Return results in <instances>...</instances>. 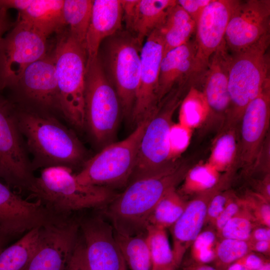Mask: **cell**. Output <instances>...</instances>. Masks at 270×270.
Wrapping results in <instances>:
<instances>
[{"label": "cell", "mask_w": 270, "mask_h": 270, "mask_svg": "<svg viewBox=\"0 0 270 270\" xmlns=\"http://www.w3.org/2000/svg\"><path fill=\"white\" fill-rule=\"evenodd\" d=\"M19 130L32 160V170L52 166L71 168L84 160L86 152L74 133L54 116L16 108Z\"/></svg>", "instance_id": "cell-1"}, {"label": "cell", "mask_w": 270, "mask_h": 270, "mask_svg": "<svg viewBox=\"0 0 270 270\" xmlns=\"http://www.w3.org/2000/svg\"><path fill=\"white\" fill-rule=\"evenodd\" d=\"M184 174V167L172 162L160 170L130 180L105 210L114 232L126 234L146 232L149 216L157 204Z\"/></svg>", "instance_id": "cell-2"}, {"label": "cell", "mask_w": 270, "mask_h": 270, "mask_svg": "<svg viewBox=\"0 0 270 270\" xmlns=\"http://www.w3.org/2000/svg\"><path fill=\"white\" fill-rule=\"evenodd\" d=\"M26 190L49 212L57 215L100 208L116 196L110 188L80 182L71 168L60 166L42 169Z\"/></svg>", "instance_id": "cell-3"}, {"label": "cell", "mask_w": 270, "mask_h": 270, "mask_svg": "<svg viewBox=\"0 0 270 270\" xmlns=\"http://www.w3.org/2000/svg\"><path fill=\"white\" fill-rule=\"evenodd\" d=\"M54 56L58 88L59 110L77 129L85 126L84 90L87 53L85 45L68 30L56 44Z\"/></svg>", "instance_id": "cell-4"}, {"label": "cell", "mask_w": 270, "mask_h": 270, "mask_svg": "<svg viewBox=\"0 0 270 270\" xmlns=\"http://www.w3.org/2000/svg\"><path fill=\"white\" fill-rule=\"evenodd\" d=\"M270 43L268 34L250 48L231 54L228 83L230 103L227 117L232 120L240 119L247 106L270 81Z\"/></svg>", "instance_id": "cell-5"}, {"label": "cell", "mask_w": 270, "mask_h": 270, "mask_svg": "<svg viewBox=\"0 0 270 270\" xmlns=\"http://www.w3.org/2000/svg\"><path fill=\"white\" fill-rule=\"evenodd\" d=\"M98 56L119 98L122 114L131 118L139 84L142 46L126 30L103 41Z\"/></svg>", "instance_id": "cell-6"}, {"label": "cell", "mask_w": 270, "mask_h": 270, "mask_svg": "<svg viewBox=\"0 0 270 270\" xmlns=\"http://www.w3.org/2000/svg\"><path fill=\"white\" fill-rule=\"evenodd\" d=\"M122 107L106 76L98 56L88 60L84 90L85 126L104 147L112 142L118 128Z\"/></svg>", "instance_id": "cell-7"}, {"label": "cell", "mask_w": 270, "mask_h": 270, "mask_svg": "<svg viewBox=\"0 0 270 270\" xmlns=\"http://www.w3.org/2000/svg\"><path fill=\"white\" fill-rule=\"evenodd\" d=\"M151 119L136 124L124 140L112 142L85 162L81 170L74 174L84 184L104 186H125L133 174L140 142Z\"/></svg>", "instance_id": "cell-8"}, {"label": "cell", "mask_w": 270, "mask_h": 270, "mask_svg": "<svg viewBox=\"0 0 270 270\" xmlns=\"http://www.w3.org/2000/svg\"><path fill=\"white\" fill-rule=\"evenodd\" d=\"M79 230V220L70 214H52L40 227L36 250L24 270H68Z\"/></svg>", "instance_id": "cell-9"}, {"label": "cell", "mask_w": 270, "mask_h": 270, "mask_svg": "<svg viewBox=\"0 0 270 270\" xmlns=\"http://www.w3.org/2000/svg\"><path fill=\"white\" fill-rule=\"evenodd\" d=\"M46 38L17 22L0 45V92L16 88L26 68L46 55Z\"/></svg>", "instance_id": "cell-10"}, {"label": "cell", "mask_w": 270, "mask_h": 270, "mask_svg": "<svg viewBox=\"0 0 270 270\" xmlns=\"http://www.w3.org/2000/svg\"><path fill=\"white\" fill-rule=\"evenodd\" d=\"M0 164L3 178L18 188L26 190L34 178L18 126L16 107L0 96Z\"/></svg>", "instance_id": "cell-11"}, {"label": "cell", "mask_w": 270, "mask_h": 270, "mask_svg": "<svg viewBox=\"0 0 270 270\" xmlns=\"http://www.w3.org/2000/svg\"><path fill=\"white\" fill-rule=\"evenodd\" d=\"M180 90L175 92L164 106L149 121L142 136L135 168L130 179L158 171L171 162L170 159L168 136L172 116L180 104Z\"/></svg>", "instance_id": "cell-12"}, {"label": "cell", "mask_w": 270, "mask_h": 270, "mask_svg": "<svg viewBox=\"0 0 270 270\" xmlns=\"http://www.w3.org/2000/svg\"><path fill=\"white\" fill-rule=\"evenodd\" d=\"M240 0H212L196 24L195 54L190 84L203 82L209 60L224 40L227 26Z\"/></svg>", "instance_id": "cell-13"}, {"label": "cell", "mask_w": 270, "mask_h": 270, "mask_svg": "<svg viewBox=\"0 0 270 270\" xmlns=\"http://www.w3.org/2000/svg\"><path fill=\"white\" fill-rule=\"evenodd\" d=\"M163 54V38L158 29L146 38L140 50L139 84L131 117L136 126L151 119L158 110V88Z\"/></svg>", "instance_id": "cell-14"}, {"label": "cell", "mask_w": 270, "mask_h": 270, "mask_svg": "<svg viewBox=\"0 0 270 270\" xmlns=\"http://www.w3.org/2000/svg\"><path fill=\"white\" fill-rule=\"evenodd\" d=\"M270 0H240L228 21L224 42L230 54L244 50L270 34Z\"/></svg>", "instance_id": "cell-15"}, {"label": "cell", "mask_w": 270, "mask_h": 270, "mask_svg": "<svg viewBox=\"0 0 270 270\" xmlns=\"http://www.w3.org/2000/svg\"><path fill=\"white\" fill-rule=\"evenodd\" d=\"M52 215L39 201L25 200L0 182V230L8 236L39 227Z\"/></svg>", "instance_id": "cell-16"}, {"label": "cell", "mask_w": 270, "mask_h": 270, "mask_svg": "<svg viewBox=\"0 0 270 270\" xmlns=\"http://www.w3.org/2000/svg\"><path fill=\"white\" fill-rule=\"evenodd\" d=\"M18 88L26 99L41 108L59 110L54 54H46L28 66L20 80Z\"/></svg>", "instance_id": "cell-17"}, {"label": "cell", "mask_w": 270, "mask_h": 270, "mask_svg": "<svg viewBox=\"0 0 270 270\" xmlns=\"http://www.w3.org/2000/svg\"><path fill=\"white\" fill-rule=\"evenodd\" d=\"M64 0H0V8L16 10L18 22L47 38L54 32H62Z\"/></svg>", "instance_id": "cell-18"}, {"label": "cell", "mask_w": 270, "mask_h": 270, "mask_svg": "<svg viewBox=\"0 0 270 270\" xmlns=\"http://www.w3.org/2000/svg\"><path fill=\"white\" fill-rule=\"evenodd\" d=\"M123 22L126 30L142 46L155 30L164 24L176 0H124Z\"/></svg>", "instance_id": "cell-19"}, {"label": "cell", "mask_w": 270, "mask_h": 270, "mask_svg": "<svg viewBox=\"0 0 270 270\" xmlns=\"http://www.w3.org/2000/svg\"><path fill=\"white\" fill-rule=\"evenodd\" d=\"M231 56L224 40L209 60L202 91L209 114L227 116L230 103L228 83Z\"/></svg>", "instance_id": "cell-20"}, {"label": "cell", "mask_w": 270, "mask_h": 270, "mask_svg": "<svg viewBox=\"0 0 270 270\" xmlns=\"http://www.w3.org/2000/svg\"><path fill=\"white\" fill-rule=\"evenodd\" d=\"M270 114V81L261 93L250 102L242 117V158L246 162H252L268 127Z\"/></svg>", "instance_id": "cell-21"}, {"label": "cell", "mask_w": 270, "mask_h": 270, "mask_svg": "<svg viewBox=\"0 0 270 270\" xmlns=\"http://www.w3.org/2000/svg\"><path fill=\"white\" fill-rule=\"evenodd\" d=\"M214 194L212 189L210 190L187 203L184 212L172 226V249L176 268L182 264L187 250L200 233L206 222L208 206Z\"/></svg>", "instance_id": "cell-22"}, {"label": "cell", "mask_w": 270, "mask_h": 270, "mask_svg": "<svg viewBox=\"0 0 270 270\" xmlns=\"http://www.w3.org/2000/svg\"><path fill=\"white\" fill-rule=\"evenodd\" d=\"M196 52L195 41L189 40L163 56L158 88V108L173 89L182 88L188 82L190 83Z\"/></svg>", "instance_id": "cell-23"}, {"label": "cell", "mask_w": 270, "mask_h": 270, "mask_svg": "<svg viewBox=\"0 0 270 270\" xmlns=\"http://www.w3.org/2000/svg\"><path fill=\"white\" fill-rule=\"evenodd\" d=\"M122 22L120 0H93L85 40L88 60L98 57L103 41L122 30Z\"/></svg>", "instance_id": "cell-24"}, {"label": "cell", "mask_w": 270, "mask_h": 270, "mask_svg": "<svg viewBox=\"0 0 270 270\" xmlns=\"http://www.w3.org/2000/svg\"><path fill=\"white\" fill-rule=\"evenodd\" d=\"M196 23L176 2L169 12L160 28L164 43V54L190 40Z\"/></svg>", "instance_id": "cell-25"}, {"label": "cell", "mask_w": 270, "mask_h": 270, "mask_svg": "<svg viewBox=\"0 0 270 270\" xmlns=\"http://www.w3.org/2000/svg\"><path fill=\"white\" fill-rule=\"evenodd\" d=\"M114 236L126 267L130 270H151L150 249L144 232L126 234L114 232Z\"/></svg>", "instance_id": "cell-26"}, {"label": "cell", "mask_w": 270, "mask_h": 270, "mask_svg": "<svg viewBox=\"0 0 270 270\" xmlns=\"http://www.w3.org/2000/svg\"><path fill=\"white\" fill-rule=\"evenodd\" d=\"M40 226L27 232L17 242L0 252V270H24L36 250Z\"/></svg>", "instance_id": "cell-27"}, {"label": "cell", "mask_w": 270, "mask_h": 270, "mask_svg": "<svg viewBox=\"0 0 270 270\" xmlns=\"http://www.w3.org/2000/svg\"><path fill=\"white\" fill-rule=\"evenodd\" d=\"M93 0H64L63 18L68 26L69 34L75 40L85 45L92 10Z\"/></svg>", "instance_id": "cell-28"}, {"label": "cell", "mask_w": 270, "mask_h": 270, "mask_svg": "<svg viewBox=\"0 0 270 270\" xmlns=\"http://www.w3.org/2000/svg\"><path fill=\"white\" fill-rule=\"evenodd\" d=\"M146 234L151 258V270H175L176 267L172 249L166 230L148 225Z\"/></svg>", "instance_id": "cell-29"}, {"label": "cell", "mask_w": 270, "mask_h": 270, "mask_svg": "<svg viewBox=\"0 0 270 270\" xmlns=\"http://www.w3.org/2000/svg\"><path fill=\"white\" fill-rule=\"evenodd\" d=\"M187 203L173 188L160 200L148 219V225L164 229L172 227L184 212Z\"/></svg>", "instance_id": "cell-30"}, {"label": "cell", "mask_w": 270, "mask_h": 270, "mask_svg": "<svg viewBox=\"0 0 270 270\" xmlns=\"http://www.w3.org/2000/svg\"><path fill=\"white\" fill-rule=\"evenodd\" d=\"M209 114V109L202 91L192 86L180 110V124L190 128L198 126Z\"/></svg>", "instance_id": "cell-31"}, {"label": "cell", "mask_w": 270, "mask_h": 270, "mask_svg": "<svg viewBox=\"0 0 270 270\" xmlns=\"http://www.w3.org/2000/svg\"><path fill=\"white\" fill-rule=\"evenodd\" d=\"M237 142L234 131L228 130L216 140L210 154L209 164L218 171L224 170L232 163L236 155Z\"/></svg>", "instance_id": "cell-32"}, {"label": "cell", "mask_w": 270, "mask_h": 270, "mask_svg": "<svg viewBox=\"0 0 270 270\" xmlns=\"http://www.w3.org/2000/svg\"><path fill=\"white\" fill-rule=\"evenodd\" d=\"M250 252L249 241L224 238L216 246L214 266L220 270H226L231 264Z\"/></svg>", "instance_id": "cell-33"}, {"label": "cell", "mask_w": 270, "mask_h": 270, "mask_svg": "<svg viewBox=\"0 0 270 270\" xmlns=\"http://www.w3.org/2000/svg\"><path fill=\"white\" fill-rule=\"evenodd\" d=\"M218 179V171L209 164L190 170L185 178L182 189L186 192H204L212 189Z\"/></svg>", "instance_id": "cell-34"}, {"label": "cell", "mask_w": 270, "mask_h": 270, "mask_svg": "<svg viewBox=\"0 0 270 270\" xmlns=\"http://www.w3.org/2000/svg\"><path fill=\"white\" fill-rule=\"evenodd\" d=\"M216 245V236L212 231L200 232L191 246L192 264H210L214 262Z\"/></svg>", "instance_id": "cell-35"}, {"label": "cell", "mask_w": 270, "mask_h": 270, "mask_svg": "<svg viewBox=\"0 0 270 270\" xmlns=\"http://www.w3.org/2000/svg\"><path fill=\"white\" fill-rule=\"evenodd\" d=\"M252 218L240 211L222 228L220 234L224 238L248 241L254 228Z\"/></svg>", "instance_id": "cell-36"}, {"label": "cell", "mask_w": 270, "mask_h": 270, "mask_svg": "<svg viewBox=\"0 0 270 270\" xmlns=\"http://www.w3.org/2000/svg\"><path fill=\"white\" fill-rule=\"evenodd\" d=\"M188 128L180 124H172L169 132L170 159H174L183 152L188 146L190 134Z\"/></svg>", "instance_id": "cell-37"}, {"label": "cell", "mask_w": 270, "mask_h": 270, "mask_svg": "<svg viewBox=\"0 0 270 270\" xmlns=\"http://www.w3.org/2000/svg\"><path fill=\"white\" fill-rule=\"evenodd\" d=\"M268 261L250 252L231 264L226 270H257Z\"/></svg>", "instance_id": "cell-38"}, {"label": "cell", "mask_w": 270, "mask_h": 270, "mask_svg": "<svg viewBox=\"0 0 270 270\" xmlns=\"http://www.w3.org/2000/svg\"><path fill=\"white\" fill-rule=\"evenodd\" d=\"M212 1V0H178L176 2L196 24L204 10Z\"/></svg>", "instance_id": "cell-39"}, {"label": "cell", "mask_w": 270, "mask_h": 270, "mask_svg": "<svg viewBox=\"0 0 270 270\" xmlns=\"http://www.w3.org/2000/svg\"><path fill=\"white\" fill-rule=\"evenodd\" d=\"M228 202V198L224 194L214 195L210 199L207 207L206 222L214 224Z\"/></svg>", "instance_id": "cell-40"}, {"label": "cell", "mask_w": 270, "mask_h": 270, "mask_svg": "<svg viewBox=\"0 0 270 270\" xmlns=\"http://www.w3.org/2000/svg\"><path fill=\"white\" fill-rule=\"evenodd\" d=\"M68 270H88L83 240H78L76 242Z\"/></svg>", "instance_id": "cell-41"}, {"label": "cell", "mask_w": 270, "mask_h": 270, "mask_svg": "<svg viewBox=\"0 0 270 270\" xmlns=\"http://www.w3.org/2000/svg\"><path fill=\"white\" fill-rule=\"evenodd\" d=\"M240 210V207L237 202L228 201L214 223L217 231L220 233L224 225Z\"/></svg>", "instance_id": "cell-42"}, {"label": "cell", "mask_w": 270, "mask_h": 270, "mask_svg": "<svg viewBox=\"0 0 270 270\" xmlns=\"http://www.w3.org/2000/svg\"><path fill=\"white\" fill-rule=\"evenodd\" d=\"M8 10L0 8V45L6 33L14 26L7 12Z\"/></svg>", "instance_id": "cell-43"}, {"label": "cell", "mask_w": 270, "mask_h": 270, "mask_svg": "<svg viewBox=\"0 0 270 270\" xmlns=\"http://www.w3.org/2000/svg\"><path fill=\"white\" fill-rule=\"evenodd\" d=\"M252 238V240L249 242H254L260 240L270 241V228H258L254 230L252 232L250 240Z\"/></svg>", "instance_id": "cell-44"}, {"label": "cell", "mask_w": 270, "mask_h": 270, "mask_svg": "<svg viewBox=\"0 0 270 270\" xmlns=\"http://www.w3.org/2000/svg\"><path fill=\"white\" fill-rule=\"evenodd\" d=\"M250 242L251 245V251L262 254H268L270 252V241L260 240Z\"/></svg>", "instance_id": "cell-45"}, {"label": "cell", "mask_w": 270, "mask_h": 270, "mask_svg": "<svg viewBox=\"0 0 270 270\" xmlns=\"http://www.w3.org/2000/svg\"><path fill=\"white\" fill-rule=\"evenodd\" d=\"M184 270H220L214 266L210 264H192Z\"/></svg>", "instance_id": "cell-46"}, {"label": "cell", "mask_w": 270, "mask_h": 270, "mask_svg": "<svg viewBox=\"0 0 270 270\" xmlns=\"http://www.w3.org/2000/svg\"><path fill=\"white\" fill-rule=\"evenodd\" d=\"M8 236V235L0 230V252L4 249L3 247Z\"/></svg>", "instance_id": "cell-47"}, {"label": "cell", "mask_w": 270, "mask_h": 270, "mask_svg": "<svg viewBox=\"0 0 270 270\" xmlns=\"http://www.w3.org/2000/svg\"><path fill=\"white\" fill-rule=\"evenodd\" d=\"M257 270H270V262H266L263 266Z\"/></svg>", "instance_id": "cell-48"}, {"label": "cell", "mask_w": 270, "mask_h": 270, "mask_svg": "<svg viewBox=\"0 0 270 270\" xmlns=\"http://www.w3.org/2000/svg\"><path fill=\"white\" fill-rule=\"evenodd\" d=\"M0 177L2 178H4L3 172H2V167H1L0 164Z\"/></svg>", "instance_id": "cell-49"}]
</instances>
